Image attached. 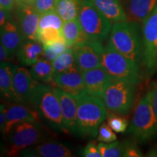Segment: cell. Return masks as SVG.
Returning <instances> with one entry per match:
<instances>
[{
	"instance_id": "obj_34",
	"label": "cell",
	"mask_w": 157,
	"mask_h": 157,
	"mask_svg": "<svg viewBox=\"0 0 157 157\" xmlns=\"http://www.w3.org/2000/svg\"><path fill=\"white\" fill-rule=\"evenodd\" d=\"M123 143L124 156L125 157H141L143 156V153L134 141L131 140H124Z\"/></svg>"
},
{
	"instance_id": "obj_16",
	"label": "cell",
	"mask_w": 157,
	"mask_h": 157,
	"mask_svg": "<svg viewBox=\"0 0 157 157\" xmlns=\"http://www.w3.org/2000/svg\"><path fill=\"white\" fill-rule=\"evenodd\" d=\"M54 90L60 103L63 119L66 130L67 132L76 134L77 104L75 98L57 87H55Z\"/></svg>"
},
{
	"instance_id": "obj_17",
	"label": "cell",
	"mask_w": 157,
	"mask_h": 157,
	"mask_svg": "<svg viewBox=\"0 0 157 157\" xmlns=\"http://www.w3.org/2000/svg\"><path fill=\"white\" fill-rule=\"evenodd\" d=\"M27 157H71L72 152L63 143L49 141L24 149L20 154Z\"/></svg>"
},
{
	"instance_id": "obj_25",
	"label": "cell",
	"mask_w": 157,
	"mask_h": 157,
	"mask_svg": "<svg viewBox=\"0 0 157 157\" xmlns=\"http://www.w3.org/2000/svg\"><path fill=\"white\" fill-rule=\"evenodd\" d=\"M82 0H56V10L63 21L78 19Z\"/></svg>"
},
{
	"instance_id": "obj_37",
	"label": "cell",
	"mask_w": 157,
	"mask_h": 157,
	"mask_svg": "<svg viewBox=\"0 0 157 157\" xmlns=\"http://www.w3.org/2000/svg\"><path fill=\"white\" fill-rule=\"evenodd\" d=\"M16 0H0V8L12 12L14 10Z\"/></svg>"
},
{
	"instance_id": "obj_41",
	"label": "cell",
	"mask_w": 157,
	"mask_h": 157,
	"mask_svg": "<svg viewBox=\"0 0 157 157\" xmlns=\"http://www.w3.org/2000/svg\"><path fill=\"white\" fill-rule=\"evenodd\" d=\"M146 156L149 157H157V146H153L151 147V148L149 149V151L147 153Z\"/></svg>"
},
{
	"instance_id": "obj_30",
	"label": "cell",
	"mask_w": 157,
	"mask_h": 157,
	"mask_svg": "<svg viewBox=\"0 0 157 157\" xmlns=\"http://www.w3.org/2000/svg\"><path fill=\"white\" fill-rule=\"evenodd\" d=\"M107 123L115 132L118 133L126 132L129 127L128 120L124 117V115L119 113H107Z\"/></svg>"
},
{
	"instance_id": "obj_26",
	"label": "cell",
	"mask_w": 157,
	"mask_h": 157,
	"mask_svg": "<svg viewBox=\"0 0 157 157\" xmlns=\"http://www.w3.org/2000/svg\"><path fill=\"white\" fill-rule=\"evenodd\" d=\"M52 66L54 75L78 68L73 48H68L64 52L57 57L52 61Z\"/></svg>"
},
{
	"instance_id": "obj_31",
	"label": "cell",
	"mask_w": 157,
	"mask_h": 157,
	"mask_svg": "<svg viewBox=\"0 0 157 157\" xmlns=\"http://www.w3.org/2000/svg\"><path fill=\"white\" fill-rule=\"evenodd\" d=\"M43 46L44 58L52 62L69 48L64 40L58 41L50 44H43Z\"/></svg>"
},
{
	"instance_id": "obj_18",
	"label": "cell",
	"mask_w": 157,
	"mask_h": 157,
	"mask_svg": "<svg viewBox=\"0 0 157 157\" xmlns=\"http://www.w3.org/2000/svg\"><path fill=\"white\" fill-rule=\"evenodd\" d=\"M121 2L128 21L141 25L157 6V0H121Z\"/></svg>"
},
{
	"instance_id": "obj_20",
	"label": "cell",
	"mask_w": 157,
	"mask_h": 157,
	"mask_svg": "<svg viewBox=\"0 0 157 157\" xmlns=\"http://www.w3.org/2000/svg\"><path fill=\"white\" fill-rule=\"evenodd\" d=\"M95 7L111 22L128 21L121 0H90Z\"/></svg>"
},
{
	"instance_id": "obj_14",
	"label": "cell",
	"mask_w": 157,
	"mask_h": 157,
	"mask_svg": "<svg viewBox=\"0 0 157 157\" xmlns=\"http://www.w3.org/2000/svg\"><path fill=\"white\" fill-rule=\"evenodd\" d=\"M6 125L4 134L7 135L15 124L23 121L41 122L38 113L34 109L25 104L10 103L5 105Z\"/></svg>"
},
{
	"instance_id": "obj_23",
	"label": "cell",
	"mask_w": 157,
	"mask_h": 157,
	"mask_svg": "<svg viewBox=\"0 0 157 157\" xmlns=\"http://www.w3.org/2000/svg\"><path fill=\"white\" fill-rule=\"evenodd\" d=\"M64 41L69 48H73L78 43L87 40L78 19L64 21L62 28Z\"/></svg>"
},
{
	"instance_id": "obj_39",
	"label": "cell",
	"mask_w": 157,
	"mask_h": 157,
	"mask_svg": "<svg viewBox=\"0 0 157 157\" xmlns=\"http://www.w3.org/2000/svg\"><path fill=\"white\" fill-rule=\"evenodd\" d=\"M6 121H7V119H6L5 115V104H1V107H0V129L3 133L5 129Z\"/></svg>"
},
{
	"instance_id": "obj_12",
	"label": "cell",
	"mask_w": 157,
	"mask_h": 157,
	"mask_svg": "<svg viewBox=\"0 0 157 157\" xmlns=\"http://www.w3.org/2000/svg\"><path fill=\"white\" fill-rule=\"evenodd\" d=\"M13 72V87L15 95L20 103L29 105L33 90L38 82L33 78L30 70L24 67L14 65Z\"/></svg>"
},
{
	"instance_id": "obj_21",
	"label": "cell",
	"mask_w": 157,
	"mask_h": 157,
	"mask_svg": "<svg viewBox=\"0 0 157 157\" xmlns=\"http://www.w3.org/2000/svg\"><path fill=\"white\" fill-rule=\"evenodd\" d=\"M17 60L25 66H31L44 58V46L38 40H24L16 54Z\"/></svg>"
},
{
	"instance_id": "obj_10",
	"label": "cell",
	"mask_w": 157,
	"mask_h": 157,
	"mask_svg": "<svg viewBox=\"0 0 157 157\" xmlns=\"http://www.w3.org/2000/svg\"><path fill=\"white\" fill-rule=\"evenodd\" d=\"M104 46L101 42L87 40L73 47L78 68L81 72L101 67Z\"/></svg>"
},
{
	"instance_id": "obj_3",
	"label": "cell",
	"mask_w": 157,
	"mask_h": 157,
	"mask_svg": "<svg viewBox=\"0 0 157 157\" xmlns=\"http://www.w3.org/2000/svg\"><path fill=\"white\" fill-rule=\"evenodd\" d=\"M75 99L77 104L76 134L83 137H97L98 129L107 117L103 100L87 93Z\"/></svg>"
},
{
	"instance_id": "obj_22",
	"label": "cell",
	"mask_w": 157,
	"mask_h": 157,
	"mask_svg": "<svg viewBox=\"0 0 157 157\" xmlns=\"http://www.w3.org/2000/svg\"><path fill=\"white\" fill-rule=\"evenodd\" d=\"M14 65L10 62H2L0 66V92L1 96L9 102L20 103L15 95L13 87V72Z\"/></svg>"
},
{
	"instance_id": "obj_4",
	"label": "cell",
	"mask_w": 157,
	"mask_h": 157,
	"mask_svg": "<svg viewBox=\"0 0 157 157\" xmlns=\"http://www.w3.org/2000/svg\"><path fill=\"white\" fill-rule=\"evenodd\" d=\"M127 131L138 143L148 142L157 137V117L151 90L137 102Z\"/></svg>"
},
{
	"instance_id": "obj_24",
	"label": "cell",
	"mask_w": 157,
	"mask_h": 157,
	"mask_svg": "<svg viewBox=\"0 0 157 157\" xmlns=\"http://www.w3.org/2000/svg\"><path fill=\"white\" fill-rule=\"evenodd\" d=\"M30 72L33 78L41 83L52 82L54 70L52 62L46 58H42L31 66Z\"/></svg>"
},
{
	"instance_id": "obj_29",
	"label": "cell",
	"mask_w": 157,
	"mask_h": 157,
	"mask_svg": "<svg viewBox=\"0 0 157 157\" xmlns=\"http://www.w3.org/2000/svg\"><path fill=\"white\" fill-rule=\"evenodd\" d=\"M37 40L42 44H50L64 39L62 31L55 28H46L37 31Z\"/></svg>"
},
{
	"instance_id": "obj_15",
	"label": "cell",
	"mask_w": 157,
	"mask_h": 157,
	"mask_svg": "<svg viewBox=\"0 0 157 157\" xmlns=\"http://www.w3.org/2000/svg\"><path fill=\"white\" fill-rule=\"evenodd\" d=\"M86 93L103 99L111 78L104 68L98 67L82 72Z\"/></svg>"
},
{
	"instance_id": "obj_9",
	"label": "cell",
	"mask_w": 157,
	"mask_h": 157,
	"mask_svg": "<svg viewBox=\"0 0 157 157\" xmlns=\"http://www.w3.org/2000/svg\"><path fill=\"white\" fill-rule=\"evenodd\" d=\"M143 41V68L147 76L157 70V6L142 24Z\"/></svg>"
},
{
	"instance_id": "obj_6",
	"label": "cell",
	"mask_w": 157,
	"mask_h": 157,
	"mask_svg": "<svg viewBox=\"0 0 157 157\" xmlns=\"http://www.w3.org/2000/svg\"><path fill=\"white\" fill-rule=\"evenodd\" d=\"M137 85L125 81L110 80L103 98L109 112L129 114L136 101Z\"/></svg>"
},
{
	"instance_id": "obj_5",
	"label": "cell",
	"mask_w": 157,
	"mask_h": 157,
	"mask_svg": "<svg viewBox=\"0 0 157 157\" xmlns=\"http://www.w3.org/2000/svg\"><path fill=\"white\" fill-rule=\"evenodd\" d=\"M102 67L111 79L125 81L139 84L142 79L140 66L119 52L110 43L104 46Z\"/></svg>"
},
{
	"instance_id": "obj_2",
	"label": "cell",
	"mask_w": 157,
	"mask_h": 157,
	"mask_svg": "<svg viewBox=\"0 0 157 157\" xmlns=\"http://www.w3.org/2000/svg\"><path fill=\"white\" fill-rule=\"evenodd\" d=\"M109 42L118 52L143 68V41L140 24L129 21L114 23Z\"/></svg>"
},
{
	"instance_id": "obj_7",
	"label": "cell",
	"mask_w": 157,
	"mask_h": 157,
	"mask_svg": "<svg viewBox=\"0 0 157 157\" xmlns=\"http://www.w3.org/2000/svg\"><path fill=\"white\" fill-rule=\"evenodd\" d=\"M78 21L87 39L103 42L109 37L113 24L90 0H82Z\"/></svg>"
},
{
	"instance_id": "obj_33",
	"label": "cell",
	"mask_w": 157,
	"mask_h": 157,
	"mask_svg": "<svg viewBox=\"0 0 157 157\" xmlns=\"http://www.w3.org/2000/svg\"><path fill=\"white\" fill-rule=\"evenodd\" d=\"M56 0H35L32 4L34 9L40 15L56 10Z\"/></svg>"
},
{
	"instance_id": "obj_27",
	"label": "cell",
	"mask_w": 157,
	"mask_h": 157,
	"mask_svg": "<svg viewBox=\"0 0 157 157\" xmlns=\"http://www.w3.org/2000/svg\"><path fill=\"white\" fill-rule=\"evenodd\" d=\"M63 23L64 21L55 10L41 15L38 30L46 28H55L62 31Z\"/></svg>"
},
{
	"instance_id": "obj_19",
	"label": "cell",
	"mask_w": 157,
	"mask_h": 157,
	"mask_svg": "<svg viewBox=\"0 0 157 157\" xmlns=\"http://www.w3.org/2000/svg\"><path fill=\"white\" fill-rule=\"evenodd\" d=\"M1 44L5 47L12 56L17 54V50L24 41L21 30L15 19H12L0 27Z\"/></svg>"
},
{
	"instance_id": "obj_13",
	"label": "cell",
	"mask_w": 157,
	"mask_h": 157,
	"mask_svg": "<svg viewBox=\"0 0 157 157\" xmlns=\"http://www.w3.org/2000/svg\"><path fill=\"white\" fill-rule=\"evenodd\" d=\"M52 83L74 98L86 93L83 76L78 68L54 75Z\"/></svg>"
},
{
	"instance_id": "obj_42",
	"label": "cell",
	"mask_w": 157,
	"mask_h": 157,
	"mask_svg": "<svg viewBox=\"0 0 157 157\" xmlns=\"http://www.w3.org/2000/svg\"><path fill=\"white\" fill-rule=\"evenodd\" d=\"M35 0H16L17 3H27V4H31L32 5L34 3Z\"/></svg>"
},
{
	"instance_id": "obj_8",
	"label": "cell",
	"mask_w": 157,
	"mask_h": 157,
	"mask_svg": "<svg viewBox=\"0 0 157 157\" xmlns=\"http://www.w3.org/2000/svg\"><path fill=\"white\" fill-rule=\"evenodd\" d=\"M8 135L9 156H15L24 149L41 142L45 137L44 129L41 122L23 121L15 124Z\"/></svg>"
},
{
	"instance_id": "obj_38",
	"label": "cell",
	"mask_w": 157,
	"mask_h": 157,
	"mask_svg": "<svg viewBox=\"0 0 157 157\" xmlns=\"http://www.w3.org/2000/svg\"><path fill=\"white\" fill-rule=\"evenodd\" d=\"M12 56L7 49L2 44H0V61L2 62H9L12 58Z\"/></svg>"
},
{
	"instance_id": "obj_32",
	"label": "cell",
	"mask_w": 157,
	"mask_h": 157,
	"mask_svg": "<svg viewBox=\"0 0 157 157\" xmlns=\"http://www.w3.org/2000/svg\"><path fill=\"white\" fill-rule=\"evenodd\" d=\"M117 139V135L114 133V131L108 124V123H105V121L102 122L98 129V140L99 142L109 143L116 141Z\"/></svg>"
},
{
	"instance_id": "obj_28",
	"label": "cell",
	"mask_w": 157,
	"mask_h": 157,
	"mask_svg": "<svg viewBox=\"0 0 157 157\" xmlns=\"http://www.w3.org/2000/svg\"><path fill=\"white\" fill-rule=\"evenodd\" d=\"M102 157H120L124 156L122 142L113 141L105 143L101 142L98 144Z\"/></svg>"
},
{
	"instance_id": "obj_35",
	"label": "cell",
	"mask_w": 157,
	"mask_h": 157,
	"mask_svg": "<svg viewBox=\"0 0 157 157\" xmlns=\"http://www.w3.org/2000/svg\"><path fill=\"white\" fill-rule=\"evenodd\" d=\"M82 156L84 157H101V154L95 142L88 143L82 152Z\"/></svg>"
},
{
	"instance_id": "obj_11",
	"label": "cell",
	"mask_w": 157,
	"mask_h": 157,
	"mask_svg": "<svg viewBox=\"0 0 157 157\" xmlns=\"http://www.w3.org/2000/svg\"><path fill=\"white\" fill-rule=\"evenodd\" d=\"M15 20L24 40H37L41 15L31 4L17 3Z\"/></svg>"
},
{
	"instance_id": "obj_36",
	"label": "cell",
	"mask_w": 157,
	"mask_h": 157,
	"mask_svg": "<svg viewBox=\"0 0 157 157\" xmlns=\"http://www.w3.org/2000/svg\"><path fill=\"white\" fill-rule=\"evenodd\" d=\"M11 13L12 12L3 9L0 10V27L3 26L6 23L13 19V15Z\"/></svg>"
},
{
	"instance_id": "obj_40",
	"label": "cell",
	"mask_w": 157,
	"mask_h": 157,
	"mask_svg": "<svg viewBox=\"0 0 157 157\" xmlns=\"http://www.w3.org/2000/svg\"><path fill=\"white\" fill-rule=\"evenodd\" d=\"M152 94V103L154 107V112L156 113L157 117V83H155L151 89Z\"/></svg>"
},
{
	"instance_id": "obj_1",
	"label": "cell",
	"mask_w": 157,
	"mask_h": 157,
	"mask_svg": "<svg viewBox=\"0 0 157 157\" xmlns=\"http://www.w3.org/2000/svg\"><path fill=\"white\" fill-rule=\"evenodd\" d=\"M29 105L36 111L42 122L49 128L58 132H67L53 87L38 82L33 90Z\"/></svg>"
}]
</instances>
